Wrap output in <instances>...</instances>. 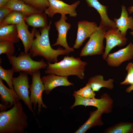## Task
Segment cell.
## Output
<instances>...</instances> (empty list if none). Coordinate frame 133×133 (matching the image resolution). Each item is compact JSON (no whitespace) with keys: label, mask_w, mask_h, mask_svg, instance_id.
<instances>
[{"label":"cell","mask_w":133,"mask_h":133,"mask_svg":"<svg viewBox=\"0 0 133 133\" xmlns=\"http://www.w3.org/2000/svg\"><path fill=\"white\" fill-rule=\"evenodd\" d=\"M51 21L47 26L41 28L40 33L36 29L34 39L29 50L32 57L42 56L48 63H55L58 62V57L60 55H68L69 53L66 49L59 47L55 50L50 46L49 37V31L50 28Z\"/></svg>","instance_id":"obj_1"},{"label":"cell","mask_w":133,"mask_h":133,"mask_svg":"<svg viewBox=\"0 0 133 133\" xmlns=\"http://www.w3.org/2000/svg\"><path fill=\"white\" fill-rule=\"evenodd\" d=\"M28 116L19 101L10 109L0 113V133H24Z\"/></svg>","instance_id":"obj_2"},{"label":"cell","mask_w":133,"mask_h":133,"mask_svg":"<svg viewBox=\"0 0 133 133\" xmlns=\"http://www.w3.org/2000/svg\"><path fill=\"white\" fill-rule=\"evenodd\" d=\"M47 63L48 66L44 71L45 74L63 76L75 75L81 80L84 78L85 68L88 64L86 62L79 58L68 55L64 56L59 62Z\"/></svg>","instance_id":"obj_3"},{"label":"cell","mask_w":133,"mask_h":133,"mask_svg":"<svg viewBox=\"0 0 133 133\" xmlns=\"http://www.w3.org/2000/svg\"><path fill=\"white\" fill-rule=\"evenodd\" d=\"M7 56L15 72H23L32 76L40 69L46 68L48 66L43 59L39 61L33 60L30 52H21L17 56L8 55Z\"/></svg>","instance_id":"obj_4"},{"label":"cell","mask_w":133,"mask_h":133,"mask_svg":"<svg viewBox=\"0 0 133 133\" xmlns=\"http://www.w3.org/2000/svg\"><path fill=\"white\" fill-rule=\"evenodd\" d=\"M75 98L73 104L70 107L72 109L75 107L82 105L86 107L92 106L102 110L103 113L108 114L112 111L113 101L107 94L104 93L100 99L86 98H83L74 92L72 94Z\"/></svg>","instance_id":"obj_5"},{"label":"cell","mask_w":133,"mask_h":133,"mask_svg":"<svg viewBox=\"0 0 133 133\" xmlns=\"http://www.w3.org/2000/svg\"><path fill=\"white\" fill-rule=\"evenodd\" d=\"M98 27V29L89 37L88 41L82 49L80 53L81 57L103 54L105 48L103 45L104 38L103 34L106 31Z\"/></svg>","instance_id":"obj_6"},{"label":"cell","mask_w":133,"mask_h":133,"mask_svg":"<svg viewBox=\"0 0 133 133\" xmlns=\"http://www.w3.org/2000/svg\"><path fill=\"white\" fill-rule=\"evenodd\" d=\"M41 72L39 70L34 73L32 76V83L30 85L31 93L30 99L31 104L33 105V108L36 109L38 105L37 113H40L42 107L46 109L47 106L43 103L42 100V94L45 89L41 80Z\"/></svg>","instance_id":"obj_7"},{"label":"cell","mask_w":133,"mask_h":133,"mask_svg":"<svg viewBox=\"0 0 133 133\" xmlns=\"http://www.w3.org/2000/svg\"><path fill=\"white\" fill-rule=\"evenodd\" d=\"M12 84L16 92L27 106L30 110L34 116L37 122L38 121L36 118L33 110L32 105L31 104L29 96V78L28 74L23 72H19V75L16 77H13Z\"/></svg>","instance_id":"obj_8"},{"label":"cell","mask_w":133,"mask_h":133,"mask_svg":"<svg viewBox=\"0 0 133 133\" xmlns=\"http://www.w3.org/2000/svg\"><path fill=\"white\" fill-rule=\"evenodd\" d=\"M49 6L45 10L44 13L52 17L56 13L61 15L69 14L71 17H75L77 15L76 9L80 3L79 0L69 5L60 0H48Z\"/></svg>","instance_id":"obj_9"},{"label":"cell","mask_w":133,"mask_h":133,"mask_svg":"<svg viewBox=\"0 0 133 133\" xmlns=\"http://www.w3.org/2000/svg\"><path fill=\"white\" fill-rule=\"evenodd\" d=\"M103 35L106 40L105 51L102 55L103 59L105 60L111 50L114 47H121L126 43L127 39L116 28L108 30L104 33Z\"/></svg>","instance_id":"obj_10"},{"label":"cell","mask_w":133,"mask_h":133,"mask_svg":"<svg viewBox=\"0 0 133 133\" xmlns=\"http://www.w3.org/2000/svg\"><path fill=\"white\" fill-rule=\"evenodd\" d=\"M97 24L94 22L82 20L78 23L77 36L73 45L75 49L79 48L86 39L98 28Z\"/></svg>","instance_id":"obj_11"},{"label":"cell","mask_w":133,"mask_h":133,"mask_svg":"<svg viewBox=\"0 0 133 133\" xmlns=\"http://www.w3.org/2000/svg\"><path fill=\"white\" fill-rule=\"evenodd\" d=\"M133 57V44L130 43L125 48L109 54L105 60L109 66L117 67L123 62L132 59Z\"/></svg>","instance_id":"obj_12"},{"label":"cell","mask_w":133,"mask_h":133,"mask_svg":"<svg viewBox=\"0 0 133 133\" xmlns=\"http://www.w3.org/2000/svg\"><path fill=\"white\" fill-rule=\"evenodd\" d=\"M67 17L65 15H61L60 20L54 22L56 30L58 31V37L56 42L52 45L53 46L59 45L62 46L67 50L69 53L73 52V48L70 47L66 40V35L68 31L71 27L70 24L66 21Z\"/></svg>","instance_id":"obj_13"},{"label":"cell","mask_w":133,"mask_h":133,"mask_svg":"<svg viewBox=\"0 0 133 133\" xmlns=\"http://www.w3.org/2000/svg\"><path fill=\"white\" fill-rule=\"evenodd\" d=\"M88 6L95 8L99 14L101 21L99 27L107 31L116 28L114 20L110 19L107 13V7L101 4L98 0H85Z\"/></svg>","instance_id":"obj_14"},{"label":"cell","mask_w":133,"mask_h":133,"mask_svg":"<svg viewBox=\"0 0 133 133\" xmlns=\"http://www.w3.org/2000/svg\"><path fill=\"white\" fill-rule=\"evenodd\" d=\"M68 77L52 74L43 76L41 80L44 85L46 93L49 94L53 89L57 87L73 85V83L69 82Z\"/></svg>","instance_id":"obj_15"},{"label":"cell","mask_w":133,"mask_h":133,"mask_svg":"<svg viewBox=\"0 0 133 133\" xmlns=\"http://www.w3.org/2000/svg\"><path fill=\"white\" fill-rule=\"evenodd\" d=\"M18 36L21 40L24 50V52L28 53L29 51L34 40L36 29L33 28L31 32L28 29V25L23 19L19 24L16 25Z\"/></svg>","instance_id":"obj_16"},{"label":"cell","mask_w":133,"mask_h":133,"mask_svg":"<svg viewBox=\"0 0 133 133\" xmlns=\"http://www.w3.org/2000/svg\"><path fill=\"white\" fill-rule=\"evenodd\" d=\"M0 99L2 104L6 105L8 108L13 106L21 100L14 89L8 88L0 79Z\"/></svg>","instance_id":"obj_17"},{"label":"cell","mask_w":133,"mask_h":133,"mask_svg":"<svg viewBox=\"0 0 133 133\" xmlns=\"http://www.w3.org/2000/svg\"><path fill=\"white\" fill-rule=\"evenodd\" d=\"M121 10L120 18L118 19L114 18V20L115 22L116 27L121 34L125 37L128 29H130L133 30V18L132 17L129 16L125 6H122Z\"/></svg>","instance_id":"obj_18"},{"label":"cell","mask_w":133,"mask_h":133,"mask_svg":"<svg viewBox=\"0 0 133 133\" xmlns=\"http://www.w3.org/2000/svg\"><path fill=\"white\" fill-rule=\"evenodd\" d=\"M103 113L102 110L98 109L91 112L88 119L74 133H84L88 129L94 127L103 125V123L101 118Z\"/></svg>","instance_id":"obj_19"},{"label":"cell","mask_w":133,"mask_h":133,"mask_svg":"<svg viewBox=\"0 0 133 133\" xmlns=\"http://www.w3.org/2000/svg\"><path fill=\"white\" fill-rule=\"evenodd\" d=\"M4 7L9 8L13 11L21 12L27 16L43 12L25 3L22 0H10Z\"/></svg>","instance_id":"obj_20"},{"label":"cell","mask_w":133,"mask_h":133,"mask_svg":"<svg viewBox=\"0 0 133 133\" xmlns=\"http://www.w3.org/2000/svg\"><path fill=\"white\" fill-rule=\"evenodd\" d=\"M19 39L16 25L0 26V42L9 41L15 44L19 42Z\"/></svg>","instance_id":"obj_21"},{"label":"cell","mask_w":133,"mask_h":133,"mask_svg":"<svg viewBox=\"0 0 133 133\" xmlns=\"http://www.w3.org/2000/svg\"><path fill=\"white\" fill-rule=\"evenodd\" d=\"M114 79L112 78H110L107 80H104L102 75H98L90 77L87 83L95 92L99 91L102 87L112 89L114 87Z\"/></svg>","instance_id":"obj_22"},{"label":"cell","mask_w":133,"mask_h":133,"mask_svg":"<svg viewBox=\"0 0 133 133\" xmlns=\"http://www.w3.org/2000/svg\"><path fill=\"white\" fill-rule=\"evenodd\" d=\"M46 15L43 12L34 14L27 16L25 20L33 28H43L48 26Z\"/></svg>","instance_id":"obj_23"},{"label":"cell","mask_w":133,"mask_h":133,"mask_svg":"<svg viewBox=\"0 0 133 133\" xmlns=\"http://www.w3.org/2000/svg\"><path fill=\"white\" fill-rule=\"evenodd\" d=\"M27 16L23 13L13 11L0 23V26L10 24L17 25L19 24Z\"/></svg>","instance_id":"obj_24"},{"label":"cell","mask_w":133,"mask_h":133,"mask_svg":"<svg viewBox=\"0 0 133 133\" xmlns=\"http://www.w3.org/2000/svg\"><path fill=\"white\" fill-rule=\"evenodd\" d=\"M133 123L120 122L107 128L103 132L105 133H132Z\"/></svg>","instance_id":"obj_25"},{"label":"cell","mask_w":133,"mask_h":133,"mask_svg":"<svg viewBox=\"0 0 133 133\" xmlns=\"http://www.w3.org/2000/svg\"><path fill=\"white\" fill-rule=\"evenodd\" d=\"M14 72L12 67L9 69H6L0 66V79L4 81L10 89H14L12 84V80Z\"/></svg>","instance_id":"obj_26"},{"label":"cell","mask_w":133,"mask_h":133,"mask_svg":"<svg viewBox=\"0 0 133 133\" xmlns=\"http://www.w3.org/2000/svg\"><path fill=\"white\" fill-rule=\"evenodd\" d=\"M14 44L9 41L0 42V54L4 53L6 55L14 56L15 51Z\"/></svg>","instance_id":"obj_27"},{"label":"cell","mask_w":133,"mask_h":133,"mask_svg":"<svg viewBox=\"0 0 133 133\" xmlns=\"http://www.w3.org/2000/svg\"><path fill=\"white\" fill-rule=\"evenodd\" d=\"M26 3L43 12L50 5L48 0H22Z\"/></svg>","instance_id":"obj_28"},{"label":"cell","mask_w":133,"mask_h":133,"mask_svg":"<svg viewBox=\"0 0 133 133\" xmlns=\"http://www.w3.org/2000/svg\"><path fill=\"white\" fill-rule=\"evenodd\" d=\"M74 93L83 98H94L96 96L95 92L87 83L84 87L74 91Z\"/></svg>","instance_id":"obj_29"},{"label":"cell","mask_w":133,"mask_h":133,"mask_svg":"<svg viewBox=\"0 0 133 133\" xmlns=\"http://www.w3.org/2000/svg\"><path fill=\"white\" fill-rule=\"evenodd\" d=\"M126 69L127 72V74L124 80L121 82V85H127L130 84H133V63L130 62L127 66Z\"/></svg>","instance_id":"obj_30"},{"label":"cell","mask_w":133,"mask_h":133,"mask_svg":"<svg viewBox=\"0 0 133 133\" xmlns=\"http://www.w3.org/2000/svg\"><path fill=\"white\" fill-rule=\"evenodd\" d=\"M13 11L10 8L7 7H0V23Z\"/></svg>","instance_id":"obj_31"},{"label":"cell","mask_w":133,"mask_h":133,"mask_svg":"<svg viewBox=\"0 0 133 133\" xmlns=\"http://www.w3.org/2000/svg\"><path fill=\"white\" fill-rule=\"evenodd\" d=\"M10 0H0V7H4Z\"/></svg>","instance_id":"obj_32"},{"label":"cell","mask_w":133,"mask_h":133,"mask_svg":"<svg viewBox=\"0 0 133 133\" xmlns=\"http://www.w3.org/2000/svg\"><path fill=\"white\" fill-rule=\"evenodd\" d=\"M133 90V84H132L128 87L126 89V91L127 93H130Z\"/></svg>","instance_id":"obj_33"},{"label":"cell","mask_w":133,"mask_h":133,"mask_svg":"<svg viewBox=\"0 0 133 133\" xmlns=\"http://www.w3.org/2000/svg\"><path fill=\"white\" fill-rule=\"evenodd\" d=\"M128 10L129 13L131 14L133 13V5L129 7L128 9Z\"/></svg>","instance_id":"obj_34"},{"label":"cell","mask_w":133,"mask_h":133,"mask_svg":"<svg viewBox=\"0 0 133 133\" xmlns=\"http://www.w3.org/2000/svg\"><path fill=\"white\" fill-rule=\"evenodd\" d=\"M131 34L133 36V31L130 32Z\"/></svg>","instance_id":"obj_35"},{"label":"cell","mask_w":133,"mask_h":133,"mask_svg":"<svg viewBox=\"0 0 133 133\" xmlns=\"http://www.w3.org/2000/svg\"><path fill=\"white\" fill-rule=\"evenodd\" d=\"M132 133H133V129H132Z\"/></svg>","instance_id":"obj_36"}]
</instances>
